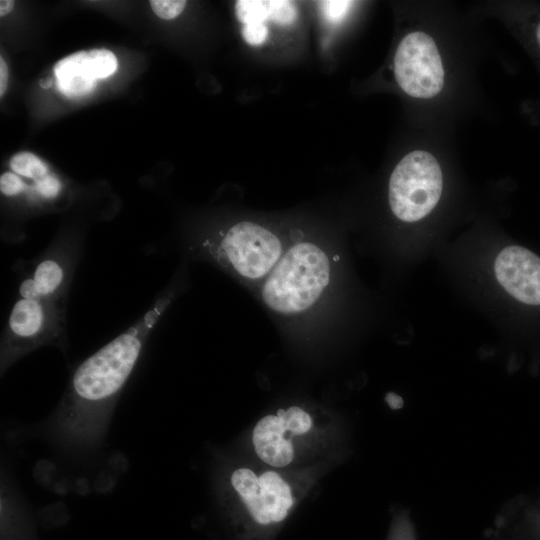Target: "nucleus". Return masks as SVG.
<instances>
[{
  "mask_svg": "<svg viewBox=\"0 0 540 540\" xmlns=\"http://www.w3.org/2000/svg\"><path fill=\"white\" fill-rule=\"evenodd\" d=\"M170 302L171 295L159 298L141 319L78 366L50 422L59 442L71 447L100 443L143 346Z\"/></svg>",
  "mask_w": 540,
  "mask_h": 540,
  "instance_id": "obj_1",
  "label": "nucleus"
},
{
  "mask_svg": "<svg viewBox=\"0 0 540 540\" xmlns=\"http://www.w3.org/2000/svg\"><path fill=\"white\" fill-rule=\"evenodd\" d=\"M330 276V260L321 246L311 241L294 242L260 284V297L278 314L297 315L319 300Z\"/></svg>",
  "mask_w": 540,
  "mask_h": 540,
  "instance_id": "obj_2",
  "label": "nucleus"
},
{
  "mask_svg": "<svg viewBox=\"0 0 540 540\" xmlns=\"http://www.w3.org/2000/svg\"><path fill=\"white\" fill-rule=\"evenodd\" d=\"M292 243L270 227L241 221L200 247L202 252L238 279L261 284Z\"/></svg>",
  "mask_w": 540,
  "mask_h": 540,
  "instance_id": "obj_3",
  "label": "nucleus"
},
{
  "mask_svg": "<svg viewBox=\"0 0 540 540\" xmlns=\"http://www.w3.org/2000/svg\"><path fill=\"white\" fill-rule=\"evenodd\" d=\"M65 325V303L25 298L17 300L1 341V372L41 346H61Z\"/></svg>",
  "mask_w": 540,
  "mask_h": 540,
  "instance_id": "obj_4",
  "label": "nucleus"
},
{
  "mask_svg": "<svg viewBox=\"0 0 540 540\" xmlns=\"http://www.w3.org/2000/svg\"><path fill=\"white\" fill-rule=\"evenodd\" d=\"M443 177L436 158L423 150L404 156L389 180V204L393 214L405 222L428 215L438 203Z\"/></svg>",
  "mask_w": 540,
  "mask_h": 540,
  "instance_id": "obj_5",
  "label": "nucleus"
},
{
  "mask_svg": "<svg viewBox=\"0 0 540 540\" xmlns=\"http://www.w3.org/2000/svg\"><path fill=\"white\" fill-rule=\"evenodd\" d=\"M395 78L401 89L415 98H432L444 85V69L431 36L415 31L399 43L394 56Z\"/></svg>",
  "mask_w": 540,
  "mask_h": 540,
  "instance_id": "obj_6",
  "label": "nucleus"
},
{
  "mask_svg": "<svg viewBox=\"0 0 540 540\" xmlns=\"http://www.w3.org/2000/svg\"><path fill=\"white\" fill-rule=\"evenodd\" d=\"M231 483L260 524L283 520L293 504L290 487L273 471L257 477L250 469L240 468L233 472Z\"/></svg>",
  "mask_w": 540,
  "mask_h": 540,
  "instance_id": "obj_7",
  "label": "nucleus"
},
{
  "mask_svg": "<svg viewBox=\"0 0 540 540\" xmlns=\"http://www.w3.org/2000/svg\"><path fill=\"white\" fill-rule=\"evenodd\" d=\"M77 244H56L19 287L21 298L65 303L76 262Z\"/></svg>",
  "mask_w": 540,
  "mask_h": 540,
  "instance_id": "obj_8",
  "label": "nucleus"
},
{
  "mask_svg": "<svg viewBox=\"0 0 540 540\" xmlns=\"http://www.w3.org/2000/svg\"><path fill=\"white\" fill-rule=\"evenodd\" d=\"M115 55L106 49H94L73 53L54 66V74L59 91L67 97H81L89 94L104 79L117 70Z\"/></svg>",
  "mask_w": 540,
  "mask_h": 540,
  "instance_id": "obj_9",
  "label": "nucleus"
},
{
  "mask_svg": "<svg viewBox=\"0 0 540 540\" xmlns=\"http://www.w3.org/2000/svg\"><path fill=\"white\" fill-rule=\"evenodd\" d=\"M500 285L515 299L540 305V258L521 246L504 248L495 260Z\"/></svg>",
  "mask_w": 540,
  "mask_h": 540,
  "instance_id": "obj_10",
  "label": "nucleus"
},
{
  "mask_svg": "<svg viewBox=\"0 0 540 540\" xmlns=\"http://www.w3.org/2000/svg\"><path fill=\"white\" fill-rule=\"evenodd\" d=\"M287 430L286 411L283 409H279L276 415H267L258 421L252 439L261 460L274 467H284L292 461L293 445L284 438Z\"/></svg>",
  "mask_w": 540,
  "mask_h": 540,
  "instance_id": "obj_11",
  "label": "nucleus"
},
{
  "mask_svg": "<svg viewBox=\"0 0 540 540\" xmlns=\"http://www.w3.org/2000/svg\"><path fill=\"white\" fill-rule=\"evenodd\" d=\"M238 20L243 26L266 25L269 19V1L239 0L235 4Z\"/></svg>",
  "mask_w": 540,
  "mask_h": 540,
  "instance_id": "obj_12",
  "label": "nucleus"
},
{
  "mask_svg": "<svg viewBox=\"0 0 540 540\" xmlns=\"http://www.w3.org/2000/svg\"><path fill=\"white\" fill-rule=\"evenodd\" d=\"M10 167L16 174L34 180L47 174L46 165L29 152L15 154L10 160Z\"/></svg>",
  "mask_w": 540,
  "mask_h": 540,
  "instance_id": "obj_13",
  "label": "nucleus"
},
{
  "mask_svg": "<svg viewBox=\"0 0 540 540\" xmlns=\"http://www.w3.org/2000/svg\"><path fill=\"white\" fill-rule=\"evenodd\" d=\"M297 17L294 2L288 0H269V20L278 25H290Z\"/></svg>",
  "mask_w": 540,
  "mask_h": 540,
  "instance_id": "obj_14",
  "label": "nucleus"
},
{
  "mask_svg": "<svg viewBox=\"0 0 540 540\" xmlns=\"http://www.w3.org/2000/svg\"><path fill=\"white\" fill-rule=\"evenodd\" d=\"M323 18L330 24H339L347 15L353 2L331 0L318 2Z\"/></svg>",
  "mask_w": 540,
  "mask_h": 540,
  "instance_id": "obj_15",
  "label": "nucleus"
},
{
  "mask_svg": "<svg viewBox=\"0 0 540 540\" xmlns=\"http://www.w3.org/2000/svg\"><path fill=\"white\" fill-rule=\"evenodd\" d=\"M286 421L293 435H301L310 430L312 420L300 407L292 406L286 410Z\"/></svg>",
  "mask_w": 540,
  "mask_h": 540,
  "instance_id": "obj_16",
  "label": "nucleus"
},
{
  "mask_svg": "<svg viewBox=\"0 0 540 540\" xmlns=\"http://www.w3.org/2000/svg\"><path fill=\"white\" fill-rule=\"evenodd\" d=\"M149 3L154 13L165 20L176 18L186 5L183 0H151Z\"/></svg>",
  "mask_w": 540,
  "mask_h": 540,
  "instance_id": "obj_17",
  "label": "nucleus"
},
{
  "mask_svg": "<svg viewBox=\"0 0 540 540\" xmlns=\"http://www.w3.org/2000/svg\"><path fill=\"white\" fill-rule=\"evenodd\" d=\"M34 189L41 197L54 199L61 191V183L57 177L47 173L35 180Z\"/></svg>",
  "mask_w": 540,
  "mask_h": 540,
  "instance_id": "obj_18",
  "label": "nucleus"
},
{
  "mask_svg": "<svg viewBox=\"0 0 540 540\" xmlns=\"http://www.w3.org/2000/svg\"><path fill=\"white\" fill-rule=\"evenodd\" d=\"M26 188L25 183L12 172L3 173L0 177V190L6 196H15Z\"/></svg>",
  "mask_w": 540,
  "mask_h": 540,
  "instance_id": "obj_19",
  "label": "nucleus"
},
{
  "mask_svg": "<svg viewBox=\"0 0 540 540\" xmlns=\"http://www.w3.org/2000/svg\"><path fill=\"white\" fill-rule=\"evenodd\" d=\"M241 34L249 45L258 46L267 39L268 28L267 25L242 26Z\"/></svg>",
  "mask_w": 540,
  "mask_h": 540,
  "instance_id": "obj_20",
  "label": "nucleus"
},
{
  "mask_svg": "<svg viewBox=\"0 0 540 540\" xmlns=\"http://www.w3.org/2000/svg\"><path fill=\"white\" fill-rule=\"evenodd\" d=\"M8 68L6 62L0 58V96H3L7 87Z\"/></svg>",
  "mask_w": 540,
  "mask_h": 540,
  "instance_id": "obj_21",
  "label": "nucleus"
},
{
  "mask_svg": "<svg viewBox=\"0 0 540 540\" xmlns=\"http://www.w3.org/2000/svg\"><path fill=\"white\" fill-rule=\"evenodd\" d=\"M386 401L389 404V406L393 409H397L401 407L402 405V399L394 393H388L386 395Z\"/></svg>",
  "mask_w": 540,
  "mask_h": 540,
  "instance_id": "obj_22",
  "label": "nucleus"
},
{
  "mask_svg": "<svg viewBox=\"0 0 540 540\" xmlns=\"http://www.w3.org/2000/svg\"><path fill=\"white\" fill-rule=\"evenodd\" d=\"M14 7V1L12 0H1L0 1V15L4 16L8 14Z\"/></svg>",
  "mask_w": 540,
  "mask_h": 540,
  "instance_id": "obj_23",
  "label": "nucleus"
},
{
  "mask_svg": "<svg viewBox=\"0 0 540 540\" xmlns=\"http://www.w3.org/2000/svg\"><path fill=\"white\" fill-rule=\"evenodd\" d=\"M536 37H537L538 44L540 46V23L537 27Z\"/></svg>",
  "mask_w": 540,
  "mask_h": 540,
  "instance_id": "obj_24",
  "label": "nucleus"
}]
</instances>
